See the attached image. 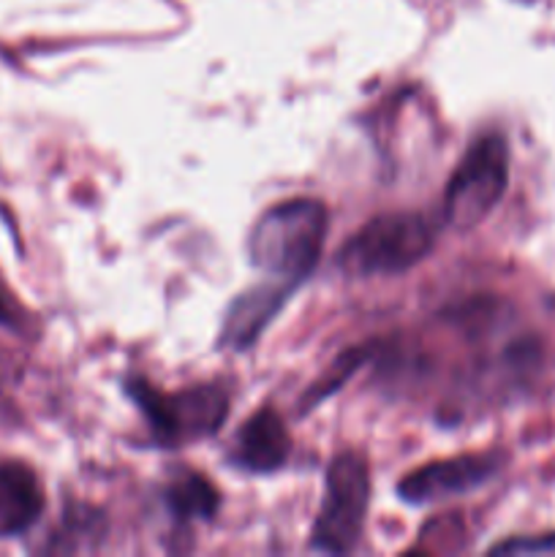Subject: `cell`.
Here are the masks:
<instances>
[{
	"label": "cell",
	"instance_id": "13",
	"mask_svg": "<svg viewBox=\"0 0 555 557\" xmlns=\"http://www.w3.org/2000/svg\"><path fill=\"white\" fill-rule=\"evenodd\" d=\"M5 321H9V313H5L3 302H0V324H5Z\"/></svg>",
	"mask_w": 555,
	"mask_h": 557
},
{
	"label": "cell",
	"instance_id": "2",
	"mask_svg": "<svg viewBox=\"0 0 555 557\" xmlns=\"http://www.w3.org/2000/svg\"><path fill=\"white\" fill-rule=\"evenodd\" d=\"M435 228L422 212H386L365 223L341 248L335 264L346 275H400L428 259Z\"/></svg>",
	"mask_w": 555,
	"mask_h": 557
},
{
	"label": "cell",
	"instance_id": "1",
	"mask_svg": "<svg viewBox=\"0 0 555 557\" xmlns=\"http://www.w3.org/2000/svg\"><path fill=\"white\" fill-rule=\"evenodd\" d=\"M326 207L319 199H288L270 207L248 237L250 264L272 281L297 288L321 259Z\"/></svg>",
	"mask_w": 555,
	"mask_h": 557
},
{
	"label": "cell",
	"instance_id": "6",
	"mask_svg": "<svg viewBox=\"0 0 555 557\" xmlns=\"http://www.w3.org/2000/svg\"><path fill=\"white\" fill-rule=\"evenodd\" d=\"M498 455H457L428 462L397 484L406 504H433L449 495L471 493L498 473Z\"/></svg>",
	"mask_w": 555,
	"mask_h": 557
},
{
	"label": "cell",
	"instance_id": "12",
	"mask_svg": "<svg viewBox=\"0 0 555 557\" xmlns=\"http://www.w3.org/2000/svg\"><path fill=\"white\" fill-rule=\"evenodd\" d=\"M493 555H536V553H555V533L531 539H509L504 544H495L490 549Z\"/></svg>",
	"mask_w": 555,
	"mask_h": 557
},
{
	"label": "cell",
	"instance_id": "10",
	"mask_svg": "<svg viewBox=\"0 0 555 557\" xmlns=\"http://www.w3.org/2000/svg\"><path fill=\"white\" fill-rule=\"evenodd\" d=\"M166 506L172 511L174 520L180 522H196V520H212L221 506V495L218 490L207 482L199 473H180L172 484L166 487Z\"/></svg>",
	"mask_w": 555,
	"mask_h": 557
},
{
	"label": "cell",
	"instance_id": "5",
	"mask_svg": "<svg viewBox=\"0 0 555 557\" xmlns=\"http://www.w3.org/2000/svg\"><path fill=\"white\" fill-rule=\"evenodd\" d=\"M324 504L310 531V544L321 553L341 555L354 549L365 528L370 504L368 460L357 451H343L326 468Z\"/></svg>",
	"mask_w": 555,
	"mask_h": 557
},
{
	"label": "cell",
	"instance_id": "11",
	"mask_svg": "<svg viewBox=\"0 0 555 557\" xmlns=\"http://www.w3.org/2000/svg\"><path fill=\"white\" fill-rule=\"evenodd\" d=\"M373 357V348H351V351H346L343 357L335 359V364H332L330 370H326V375H321L319 381H316L313 386L308 389V395L303 397V411H308V408L319 406L321 400H326V397L332 395V392L341 389L343 384H346L348 379H351L354 373H357L359 368H362L368 359Z\"/></svg>",
	"mask_w": 555,
	"mask_h": 557
},
{
	"label": "cell",
	"instance_id": "8",
	"mask_svg": "<svg viewBox=\"0 0 555 557\" xmlns=\"http://www.w3.org/2000/svg\"><path fill=\"white\" fill-rule=\"evenodd\" d=\"M292 441L283 419L272 408L245 419L234 441V462L250 473H272L288 460Z\"/></svg>",
	"mask_w": 555,
	"mask_h": 557
},
{
	"label": "cell",
	"instance_id": "4",
	"mask_svg": "<svg viewBox=\"0 0 555 557\" xmlns=\"http://www.w3.org/2000/svg\"><path fill=\"white\" fill-rule=\"evenodd\" d=\"M509 185V145L484 134L466 150L444 190V221L455 232L477 228L504 199Z\"/></svg>",
	"mask_w": 555,
	"mask_h": 557
},
{
	"label": "cell",
	"instance_id": "7",
	"mask_svg": "<svg viewBox=\"0 0 555 557\" xmlns=\"http://www.w3.org/2000/svg\"><path fill=\"white\" fill-rule=\"evenodd\" d=\"M294 288L286 283H264V286L248 288V292L239 294L232 305H229L226 315H223L221 335L218 343L221 348H232V351H245V348L254 346L261 337V332L270 326V321L281 313V308L286 305L288 294Z\"/></svg>",
	"mask_w": 555,
	"mask_h": 557
},
{
	"label": "cell",
	"instance_id": "9",
	"mask_svg": "<svg viewBox=\"0 0 555 557\" xmlns=\"http://www.w3.org/2000/svg\"><path fill=\"white\" fill-rule=\"evenodd\" d=\"M44 493L36 473L16 460H0V539L20 536L36 525Z\"/></svg>",
	"mask_w": 555,
	"mask_h": 557
},
{
	"label": "cell",
	"instance_id": "3",
	"mask_svg": "<svg viewBox=\"0 0 555 557\" xmlns=\"http://www.w3.org/2000/svg\"><path fill=\"white\" fill-rule=\"evenodd\" d=\"M125 389L145 413L152 435L166 446H183L215 435L226 422L229 392L218 384L161 392L150 381L131 379Z\"/></svg>",
	"mask_w": 555,
	"mask_h": 557
}]
</instances>
